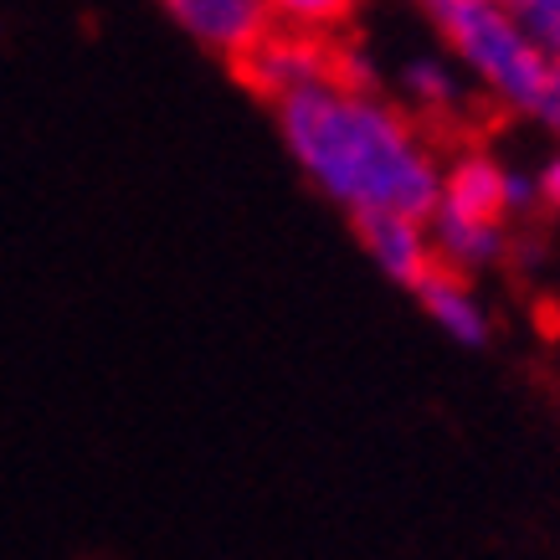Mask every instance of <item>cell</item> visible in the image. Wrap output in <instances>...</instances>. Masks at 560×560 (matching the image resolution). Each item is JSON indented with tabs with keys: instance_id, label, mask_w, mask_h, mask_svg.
Segmentation results:
<instances>
[{
	"instance_id": "1",
	"label": "cell",
	"mask_w": 560,
	"mask_h": 560,
	"mask_svg": "<svg viewBox=\"0 0 560 560\" xmlns=\"http://www.w3.org/2000/svg\"><path fill=\"white\" fill-rule=\"evenodd\" d=\"M272 119L293 165L345 206L350 221L371 211L432 217L442 196V160L401 108L375 98V88L314 83L272 103Z\"/></svg>"
},
{
	"instance_id": "2",
	"label": "cell",
	"mask_w": 560,
	"mask_h": 560,
	"mask_svg": "<svg viewBox=\"0 0 560 560\" xmlns=\"http://www.w3.org/2000/svg\"><path fill=\"white\" fill-rule=\"evenodd\" d=\"M417 5L499 108L560 129V68L504 5L493 0H417Z\"/></svg>"
},
{
	"instance_id": "3",
	"label": "cell",
	"mask_w": 560,
	"mask_h": 560,
	"mask_svg": "<svg viewBox=\"0 0 560 560\" xmlns=\"http://www.w3.org/2000/svg\"><path fill=\"white\" fill-rule=\"evenodd\" d=\"M340 51L329 36L293 32V26H268V36L247 47L232 62L237 78L268 103H283L289 93H304L314 83H340Z\"/></svg>"
},
{
	"instance_id": "4",
	"label": "cell",
	"mask_w": 560,
	"mask_h": 560,
	"mask_svg": "<svg viewBox=\"0 0 560 560\" xmlns=\"http://www.w3.org/2000/svg\"><path fill=\"white\" fill-rule=\"evenodd\" d=\"M160 11L206 51L237 62L247 47L268 36V0H160Z\"/></svg>"
},
{
	"instance_id": "5",
	"label": "cell",
	"mask_w": 560,
	"mask_h": 560,
	"mask_svg": "<svg viewBox=\"0 0 560 560\" xmlns=\"http://www.w3.org/2000/svg\"><path fill=\"white\" fill-rule=\"evenodd\" d=\"M355 237H360V247L371 253L375 268L386 272L390 283H401V289H417L427 272L438 268V253H432V237H427V221H417V217L371 211V217H355Z\"/></svg>"
},
{
	"instance_id": "6",
	"label": "cell",
	"mask_w": 560,
	"mask_h": 560,
	"mask_svg": "<svg viewBox=\"0 0 560 560\" xmlns=\"http://www.w3.org/2000/svg\"><path fill=\"white\" fill-rule=\"evenodd\" d=\"M417 304L427 308V319L438 324L447 340H458V345H468V350H478V345H489V308H483V299L474 293V283L463 278V272H453V268H432L417 283Z\"/></svg>"
},
{
	"instance_id": "7",
	"label": "cell",
	"mask_w": 560,
	"mask_h": 560,
	"mask_svg": "<svg viewBox=\"0 0 560 560\" xmlns=\"http://www.w3.org/2000/svg\"><path fill=\"white\" fill-rule=\"evenodd\" d=\"M401 93L432 124H453L468 108V83L442 57H411L407 68H401Z\"/></svg>"
},
{
	"instance_id": "8",
	"label": "cell",
	"mask_w": 560,
	"mask_h": 560,
	"mask_svg": "<svg viewBox=\"0 0 560 560\" xmlns=\"http://www.w3.org/2000/svg\"><path fill=\"white\" fill-rule=\"evenodd\" d=\"M355 11V0H268L272 26H293V32L329 36L335 26H345Z\"/></svg>"
},
{
	"instance_id": "9",
	"label": "cell",
	"mask_w": 560,
	"mask_h": 560,
	"mask_svg": "<svg viewBox=\"0 0 560 560\" xmlns=\"http://www.w3.org/2000/svg\"><path fill=\"white\" fill-rule=\"evenodd\" d=\"M535 201H540L545 211H560V150L545 154L540 171H535Z\"/></svg>"
},
{
	"instance_id": "10",
	"label": "cell",
	"mask_w": 560,
	"mask_h": 560,
	"mask_svg": "<svg viewBox=\"0 0 560 560\" xmlns=\"http://www.w3.org/2000/svg\"><path fill=\"white\" fill-rule=\"evenodd\" d=\"M493 5H504V11H514V5H520V0H493Z\"/></svg>"
}]
</instances>
